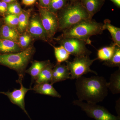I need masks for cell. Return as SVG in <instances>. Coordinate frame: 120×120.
<instances>
[{
  "label": "cell",
  "mask_w": 120,
  "mask_h": 120,
  "mask_svg": "<svg viewBox=\"0 0 120 120\" xmlns=\"http://www.w3.org/2000/svg\"><path fill=\"white\" fill-rule=\"evenodd\" d=\"M76 94L79 101L97 104L102 102L108 94V82L102 76H82L76 79Z\"/></svg>",
  "instance_id": "cell-1"
},
{
  "label": "cell",
  "mask_w": 120,
  "mask_h": 120,
  "mask_svg": "<svg viewBox=\"0 0 120 120\" xmlns=\"http://www.w3.org/2000/svg\"><path fill=\"white\" fill-rule=\"evenodd\" d=\"M35 52V49L31 45L21 52L7 54H0V65L8 67L17 72L18 79L23 80L26 68L31 61Z\"/></svg>",
  "instance_id": "cell-2"
},
{
  "label": "cell",
  "mask_w": 120,
  "mask_h": 120,
  "mask_svg": "<svg viewBox=\"0 0 120 120\" xmlns=\"http://www.w3.org/2000/svg\"><path fill=\"white\" fill-rule=\"evenodd\" d=\"M58 31H64L80 22L89 19L86 9L79 1L69 2L66 6L58 11Z\"/></svg>",
  "instance_id": "cell-3"
},
{
  "label": "cell",
  "mask_w": 120,
  "mask_h": 120,
  "mask_svg": "<svg viewBox=\"0 0 120 120\" xmlns=\"http://www.w3.org/2000/svg\"><path fill=\"white\" fill-rule=\"evenodd\" d=\"M103 25L92 19L84 20L63 31L60 37L77 38L90 44V37L102 34Z\"/></svg>",
  "instance_id": "cell-4"
},
{
  "label": "cell",
  "mask_w": 120,
  "mask_h": 120,
  "mask_svg": "<svg viewBox=\"0 0 120 120\" xmlns=\"http://www.w3.org/2000/svg\"><path fill=\"white\" fill-rule=\"evenodd\" d=\"M97 60V58L91 60L89 56L75 57L72 61H65L66 65L70 73V79H77L83 75L91 72L96 75L98 73L90 68L93 62Z\"/></svg>",
  "instance_id": "cell-5"
},
{
  "label": "cell",
  "mask_w": 120,
  "mask_h": 120,
  "mask_svg": "<svg viewBox=\"0 0 120 120\" xmlns=\"http://www.w3.org/2000/svg\"><path fill=\"white\" fill-rule=\"evenodd\" d=\"M74 105L81 108L87 116L95 120H120V117L113 115L106 109L97 104L86 103L82 101H73Z\"/></svg>",
  "instance_id": "cell-6"
},
{
  "label": "cell",
  "mask_w": 120,
  "mask_h": 120,
  "mask_svg": "<svg viewBox=\"0 0 120 120\" xmlns=\"http://www.w3.org/2000/svg\"><path fill=\"white\" fill-rule=\"evenodd\" d=\"M60 46H62L70 54L75 57L89 56L91 52L86 47L84 41L73 38H63L59 36L54 38Z\"/></svg>",
  "instance_id": "cell-7"
},
{
  "label": "cell",
  "mask_w": 120,
  "mask_h": 120,
  "mask_svg": "<svg viewBox=\"0 0 120 120\" xmlns=\"http://www.w3.org/2000/svg\"><path fill=\"white\" fill-rule=\"evenodd\" d=\"M38 8L42 25L47 33L50 42H51L59 28L57 15L39 5Z\"/></svg>",
  "instance_id": "cell-8"
},
{
  "label": "cell",
  "mask_w": 120,
  "mask_h": 120,
  "mask_svg": "<svg viewBox=\"0 0 120 120\" xmlns=\"http://www.w3.org/2000/svg\"><path fill=\"white\" fill-rule=\"evenodd\" d=\"M27 31L34 39H39L50 43L49 40L43 27L39 14H31L30 17Z\"/></svg>",
  "instance_id": "cell-9"
},
{
  "label": "cell",
  "mask_w": 120,
  "mask_h": 120,
  "mask_svg": "<svg viewBox=\"0 0 120 120\" xmlns=\"http://www.w3.org/2000/svg\"><path fill=\"white\" fill-rule=\"evenodd\" d=\"M22 80L20 79H18L16 80V82L19 83L20 84V89L15 88L12 92L8 91L7 92H0V94L7 96L11 102L20 107L28 116L30 120H32L25 108L24 101L26 94L28 91L32 90V88H27L24 87L22 83Z\"/></svg>",
  "instance_id": "cell-10"
},
{
  "label": "cell",
  "mask_w": 120,
  "mask_h": 120,
  "mask_svg": "<svg viewBox=\"0 0 120 120\" xmlns=\"http://www.w3.org/2000/svg\"><path fill=\"white\" fill-rule=\"evenodd\" d=\"M71 78L70 73L67 65L56 63L54 65L52 72L51 84L62 82Z\"/></svg>",
  "instance_id": "cell-11"
},
{
  "label": "cell",
  "mask_w": 120,
  "mask_h": 120,
  "mask_svg": "<svg viewBox=\"0 0 120 120\" xmlns=\"http://www.w3.org/2000/svg\"><path fill=\"white\" fill-rule=\"evenodd\" d=\"M83 7L85 8L89 16V19L100 11L104 4V0H79Z\"/></svg>",
  "instance_id": "cell-12"
},
{
  "label": "cell",
  "mask_w": 120,
  "mask_h": 120,
  "mask_svg": "<svg viewBox=\"0 0 120 120\" xmlns=\"http://www.w3.org/2000/svg\"><path fill=\"white\" fill-rule=\"evenodd\" d=\"M32 89L35 93L40 94L56 98H61V97L53 87L52 84L49 83L35 84Z\"/></svg>",
  "instance_id": "cell-13"
},
{
  "label": "cell",
  "mask_w": 120,
  "mask_h": 120,
  "mask_svg": "<svg viewBox=\"0 0 120 120\" xmlns=\"http://www.w3.org/2000/svg\"><path fill=\"white\" fill-rule=\"evenodd\" d=\"M20 34L17 28L4 23L0 28V39L10 40L17 43Z\"/></svg>",
  "instance_id": "cell-14"
},
{
  "label": "cell",
  "mask_w": 120,
  "mask_h": 120,
  "mask_svg": "<svg viewBox=\"0 0 120 120\" xmlns=\"http://www.w3.org/2000/svg\"><path fill=\"white\" fill-rule=\"evenodd\" d=\"M50 63L49 60L32 61L31 67L26 71V73L29 74L31 76L32 82H34L41 71Z\"/></svg>",
  "instance_id": "cell-15"
},
{
  "label": "cell",
  "mask_w": 120,
  "mask_h": 120,
  "mask_svg": "<svg viewBox=\"0 0 120 120\" xmlns=\"http://www.w3.org/2000/svg\"><path fill=\"white\" fill-rule=\"evenodd\" d=\"M23 50L16 42L0 39V54L18 52Z\"/></svg>",
  "instance_id": "cell-16"
},
{
  "label": "cell",
  "mask_w": 120,
  "mask_h": 120,
  "mask_svg": "<svg viewBox=\"0 0 120 120\" xmlns=\"http://www.w3.org/2000/svg\"><path fill=\"white\" fill-rule=\"evenodd\" d=\"M32 10V8L27 10L22 9L21 13L19 15V24L17 29L20 34L26 30Z\"/></svg>",
  "instance_id": "cell-17"
},
{
  "label": "cell",
  "mask_w": 120,
  "mask_h": 120,
  "mask_svg": "<svg viewBox=\"0 0 120 120\" xmlns=\"http://www.w3.org/2000/svg\"><path fill=\"white\" fill-rule=\"evenodd\" d=\"M103 30H107L110 34L114 43L120 47V28L112 25L109 19L104 20Z\"/></svg>",
  "instance_id": "cell-18"
},
{
  "label": "cell",
  "mask_w": 120,
  "mask_h": 120,
  "mask_svg": "<svg viewBox=\"0 0 120 120\" xmlns=\"http://www.w3.org/2000/svg\"><path fill=\"white\" fill-rule=\"evenodd\" d=\"M54 65L50 62L43 69L35 80V83L50 82L52 79L53 68Z\"/></svg>",
  "instance_id": "cell-19"
},
{
  "label": "cell",
  "mask_w": 120,
  "mask_h": 120,
  "mask_svg": "<svg viewBox=\"0 0 120 120\" xmlns=\"http://www.w3.org/2000/svg\"><path fill=\"white\" fill-rule=\"evenodd\" d=\"M108 88L113 94L120 93V68L111 75L108 82Z\"/></svg>",
  "instance_id": "cell-20"
},
{
  "label": "cell",
  "mask_w": 120,
  "mask_h": 120,
  "mask_svg": "<svg viewBox=\"0 0 120 120\" xmlns=\"http://www.w3.org/2000/svg\"><path fill=\"white\" fill-rule=\"evenodd\" d=\"M116 46V44H113L110 46L102 47L98 51L97 60L105 61L109 60L113 55Z\"/></svg>",
  "instance_id": "cell-21"
},
{
  "label": "cell",
  "mask_w": 120,
  "mask_h": 120,
  "mask_svg": "<svg viewBox=\"0 0 120 120\" xmlns=\"http://www.w3.org/2000/svg\"><path fill=\"white\" fill-rule=\"evenodd\" d=\"M49 43L53 47L54 49L55 57L57 60V63L61 64L62 62L68 60L70 57V54L62 46L59 47L54 46Z\"/></svg>",
  "instance_id": "cell-22"
},
{
  "label": "cell",
  "mask_w": 120,
  "mask_h": 120,
  "mask_svg": "<svg viewBox=\"0 0 120 120\" xmlns=\"http://www.w3.org/2000/svg\"><path fill=\"white\" fill-rule=\"evenodd\" d=\"M34 40L27 31L20 34L17 44L23 50L26 49L31 45L32 41Z\"/></svg>",
  "instance_id": "cell-23"
},
{
  "label": "cell",
  "mask_w": 120,
  "mask_h": 120,
  "mask_svg": "<svg viewBox=\"0 0 120 120\" xmlns=\"http://www.w3.org/2000/svg\"><path fill=\"white\" fill-rule=\"evenodd\" d=\"M69 0H51L47 9L53 13L57 14L58 11L69 3Z\"/></svg>",
  "instance_id": "cell-24"
},
{
  "label": "cell",
  "mask_w": 120,
  "mask_h": 120,
  "mask_svg": "<svg viewBox=\"0 0 120 120\" xmlns=\"http://www.w3.org/2000/svg\"><path fill=\"white\" fill-rule=\"evenodd\" d=\"M103 64L109 67L120 68V47L116 46L115 52L112 58L105 61Z\"/></svg>",
  "instance_id": "cell-25"
},
{
  "label": "cell",
  "mask_w": 120,
  "mask_h": 120,
  "mask_svg": "<svg viewBox=\"0 0 120 120\" xmlns=\"http://www.w3.org/2000/svg\"><path fill=\"white\" fill-rule=\"evenodd\" d=\"M4 23L17 28L19 24V15L8 14L4 18Z\"/></svg>",
  "instance_id": "cell-26"
},
{
  "label": "cell",
  "mask_w": 120,
  "mask_h": 120,
  "mask_svg": "<svg viewBox=\"0 0 120 120\" xmlns=\"http://www.w3.org/2000/svg\"><path fill=\"white\" fill-rule=\"evenodd\" d=\"M22 9L21 8V5L17 1L8 5L7 14L19 15L22 11Z\"/></svg>",
  "instance_id": "cell-27"
},
{
  "label": "cell",
  "mask_w": 120,
  "mask_h": 120,
  "mask_svg": "<svg viewBox=\"0 0 120 120\" xmlns=\"http://www.w3.org/2000/svg\"><path fill=\"white\" fill-rule=\"evenodd\" d=\"M8 5L2 0H0V16L3 18L7 15Z\"/></svg>",
  "instance_id": "cell-28"
},
{
  "label": "cell",
  "mask_w": 120,
  "mask_h": 120,
  "mask_svg": "<svg viewBox=\"0 0 120 120\" xmlns=\"http://www.w3.org/2000/svg\"><path fill=\"white\" fill-rule=\"evenodd\" d=\"M39 5L42 8H48L50 4L51 0H38Z\"/></svg>",
  "instance_id": "cell-29"
},
{
  "label": "cell",
  "mask_w": 120,
  "mask_h": 120,
  "mask_svg": "<svg viewBox=\"0 0 120 120\" xmlns=\"http://www.w3.org/2000/svg\"><path fill=\"white\" fill-rule=\"evenodd\" d=\"M37 0H22V4L26 6H30L34 4Z\"/></svg>",
  "instance_id": "cell-30"
},
{
  "label": "cell",
  "mask_w": 120,
  "mask_h": 120,
  "mask_svg": "<svg viewBox=\"0 0 120 120\" xmlns=\"http://www.w3.org/2000/svg\"><path fill=\"white\" fill-rule=\"evenodd\" d=\"M105 1V0H104ZM112 1L117 7L119 8H120V0H109Z\"/></svg>",
  "instance_id": "cell-31"
},
{
  "label": "cell",
  "mask_w": 120,
  "mask_h": 120,
  "mask_svg": "<svg viewBox=\"0 0 120 120\" xmlns=\"http://www.w3.org/2000/svg\"><path fill=\"white\" fill-rule=\"evenodd\" d=\"M2 0L8 4L12 2H16L17 1V0Z\"/></svg>",
  "instance_id": "cell-32"
},
{
  "label": "cell",
  "mask_w": 120,
  "mask_h": 120,
  "mask_svg": "<svg viewBox=\"0 0 120 120\" xmlns=\"http://www.w3.org/2000/svg\"><path fill=\"white\" fill-rule=\"evenodd\" d=\"M4 24V18L0 16V28Z\"/></svg>",
  "instance_id": "cell-33"
},
{
  "label": "cell",
  "mask_w": 120,
  "mask_h": 120,
  "mask_svg": "<svg viewBox=\"0 0 120 120\" xmlns=\"http://www.w3.org/2000/svg\"><path fill=\"white\" fill-rule=\"evenodd\" d=\"M69 2H75L76 1H79V0H69Z\"/></svg>",
  "instance_id": "cell-34"
}]
</instances>
